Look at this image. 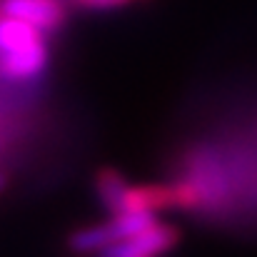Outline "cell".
Returning <instances> with one entry per match:
<instances>
[{
  "mask_svg": "<svg viewBox=\"0 0 257 257\" xmlns=\"http://www.w3.org/2000/svg\"><path fill=\"white\" fill-rule=\"evenodd\" d=\"M155 220V212L148 210H122L115 212L112 220L102 222V225H92V227H83L78 232L70 235V247L75 252H100L135 232H143L145 227H150Z\"/></svg>",
  "mask_w": 257,
  "mask_h": 257,
  "instance_id": "6da1fadb",
  "label": "cell"
},
{
  "mask_svg": "<svg viewBox=\"0 0 257 257\" xmlns=\"http://www.w3.org/2000/svg\"><path fill=\"white\" fill-rule=\"evenodd\" d=\"M177 230L163 222H153L143 232H135L105 250H100V257H158L175 247L177 242Z\"/></svg>",
  "mask_w": 257,
  "mask_h": 257,
  "instance_id": "7a4b0ae2",
  "label": "cell"
},
{
  "mask_svg": "<svg viewBox=\"0 0 257 257\" xmlns=\"http://www.w3.org/2000/svg\"><path fill=\"white\" fill-rule=\"evenodd\" d=\"M0 13L25 20L43 33H53L65 23V8L60 0H0Z\"/></svg>",
  "mask_w": 257,
  "mask_h": 257,
  "instance_id": "3957f363",
  "label": "cell"
},
{
  "mask_svg": "<svg viewBox=\"0 0 257 257\" xmlns=\"http://www.w3.org/2000/svg\"><path fill=\"white\" fill-rule=\"evenodd\" d=\"M48 65V48L45 40L15 50H3L0 53V75L10 80H30L40 75Z\"/></svg>",
  "mask_w": 257,
  "mask_h": 257,
  "instance_id": "277c9868",
  "label": "cell"
},
{
  "mask_svg": "<svg viewBox=\"0 0 257 257\" xmlns=\"http://www.w3.org/2000/svg\"><path fill=\"white\" fill-rule=\"evenodd\" d=\"M127 182L122 180V175L115 170H100L95 177V190H97V197L100 202L115 215V212H122L125 210V195H127Z\"/></svg>",
  "mask_w": 257,
  "mask_h": 257,
  "instance_id": "5b68a950",
  "label": "cell"
},
{
  "mask_svg": "<svg viewBox=\"0 0 257 257\" xmlns=\"http://www.w3.org/2000/svg\"><path fill=\"white\" fill-rule=\"evenodd\" d=\"M75 3H80L85 8H95V10H107V8H120L127 0H75Z\"/></svg>",
  "mask_w": 257,
  "mask_h": 257,
  "instance_id": "8992f818",
  "label": "cell"
},
{
  "mask_svg": "<svg viewBox=\"0 0 257 257\" xmlns=\"http://www.w3.org/2000/svg\"><path fill=\"white\" fill-rule=\"evenodd\" d=\"M3 185H5V177H3V175H0V187H3Z\"/></svg>",
  "mask_w": 257,
  "mask_h": 257,
  "instance_id": "52a82bcc",
  "label": "cell"
},
{
  "mask_svg": "<svg viewBox=\"0 0 257 257\" xmlns=\"http://www.w3.org/2000/svg\"><path fill=\"white\" fill-rule=\"evenodd\" d=\"M0 15H3V13H0Z\"/></svg>",
  "mask_w": 257,
  "mask_h": 257,
  "instance_id": "ba28073f",
  "label": "cell"
}]
</instances>
